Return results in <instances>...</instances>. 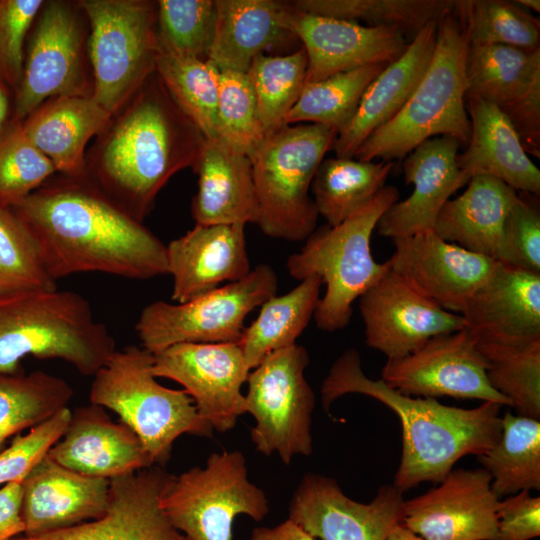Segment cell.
Here are the masks:
<instances>
[{
	"label": "cell",
	"mask_w": 540,
	"mask_h": 540,
	"mask_svg": "<svg viewBox=\"0 0 540 540\" xmlns=\"http://www.w3.org/2000/svg\"><path fill=\"white\" fill-rule=\"evenodd\" d=\"M11 209L55 282L87 272L137 280L168 273L166 245L86 177L56 173Z\"/></svg>",
	"instance_id": "cell-1"
},
{
	"label": "cell",
	"mask_w": 540,
	"mask_h": 540,
	"mask_svg": "<svg viewBox=\"0 0 540 540\" xmlns=\"http://www.w3.org/2000/svg\"><path fill=\"white\" fill-rule=\"evenodd\" d=\"M205 142L155 71L87 148L86 178L143 223L170 178L193 169Z\"/></svg>",
	"instance_id": "cell-2"
},
{
	"label": "cell",
	"mask_w": 540,
	"mask_h": 540,
	"mask_svg": "<svg viewBox=\"0 0 540 540\" xmlns=\"http://www.w3.org/2000/svg\"><path fill=\"white\" fill-rule=\"evenodd\" d=\"M349 393L380 401L400 419L402 452L392 485L402 494L423 482L440 483L459 459L483 454L501 436L500 404L483 402L465 409L402 394L381 379L367 377L355 349L343 352L323 380L324 409Z\"/></svg>",
	"instance_id": "cell-3"
},
{
	"label": "cell",
	"mask_w": 540,
	"mask_h": 540,
	"mask_svg": "<svg viewBox=\"0 0 540 540\" xmlns=\"http://www.w3.org/2000/svg\"><path fill=\"white\" fill-rule=\"evenodd\" d=\"M469 44L459 1H452L437 19L434 53L414 92L394 118L364 140L353 158L400 160L422 142L438 136L467 144L471 133L465 107Z\"/></svg>",
	"instance_id": "cell-4"
},
{
	"label": "cell",
	"mask_w": 540,
	"mask_h": 540,
	"mask_svg": "<svg viewBox=\"0 0 540 540\" xmlns=\"http://www.w3.org/2000/svg\"><path fill=\"white\" fill-rule=\"evenodd\" d=\"M116 351L89 302L70 290L33 288L0 294V372H20L27 356L61 359L94 376Z\"/></svg>",
	"instance_id": "cell-5"
},
{
	"label": "cell",
	"mask_w": 540,
	"mask_h": 540,
	"mask_svg": "<svg viewBox=\"0 0 540 540\" xmlns=\"http://www.w3.org/2000/svg\"><path fill=\"white\" fill-rule=\"evenodd\" d=\"M399 191L384 186L361 209L337 226L316 228L304 246L290 255V276L303 280L315 275L325 284L314 313L317 327L326 332L345 328L352 317V304L390 269L387 261L372 256L371 237L381 216L398 201Z\"/></svg>",
	"instance_id": "cell-6"
},
{
	"label": "cell",
	"mask_w": 540,
	"mask_h": 540,
	"mask_svg": "<svg viewBox=\"0 0 540 540\" xmlns=\"http://www.w3.org/2000/svg\"><path fill=\"white\" fill-rule=\"evenodd\" d=\"M154 354L142 346L116 350L93 376L90 403L115 412L141 440L153 465L163 467L182 434L212 437L182 389L167 388L152 372Z\"/></svg>",
	"instance_id": "cell-7"
},
{
	"label": "cell",
	"mask_w": 540,
	"mask_h": 540,
	"mask_svg": "<svg viewBox=\"0 0 540 540\" xmlns=\"http://www.w3.org/2000/svg\"><path fill=\"white\" fill-rule=\"evenodd\" d=\"M337 132L297 123L267 135L249 157L259 206L257 225L268 237L305 240L316 228L318 212L309 190Z\"/></svg>",
	"instance_id": "cell-8"
},
{
	"label": "cell",
	"mask_w": 540,
	"mask_h": 540,
	"mask_svg": "<svg viewBox=\"0 0 540 540\" xmlns=\"http://www.w3.org/2000/svg\"><path fill=\"white\" fill-rule=\"evenodd\" d=\"M88 28L92 97L111 115L155 72L156 1L78 0Z\"/></svg>",
	"instance_id": "cell-9"
},
{
	"label": "cell",
	"mask_w": 540,
	"mask_h": 540,
	"mask_svg": "<svg viewBox=\"0 0 540 540\" xmlns=\"http://www.w3.org/2000/svg\"><path fill=\"white\" fill-rule=\"evenodd\" d=\"M89 28L77 1L49 0L30 29L11 120L23 121L45 101L61 96H92Z\"/></svg>",
	"instance_id": "cell-10"
},
{
	"label": "cell",
	"mask_w": 540,
	"mask_h": 540,
	"mask_svg": "<svg viewBox=\"0 0 540 540\" xmlns=\"http://www.w3.org/2000/svg\"><path fill=\"white\" fill-rule=\"evenodd\" d=\"M161 507L189 540H232L236 516L262 521L269 513L265 492L248 479L244 455L227 450L211 454L204 467L173 476Z\"/></svg>",
	"instance_id": "cell-11"
},
{
	"label": "cell",
	"mask_w": 540,
	"mask_h": 540,
	"mask_svg": "<svg viewBox=\"0 0 540 540\" xmlns=\"http://www.w3.org/2000/svg\"><path fill=\"white\" fill-rule=\"evenodd\" d=\"M277 289L273 268L259 264L244 278L190 301L148 304L135 330L142 347L153 354L181 343L238 342L247 315L276 295Z\"/></svg>",
	"instance_id": "cell-12"
},
{
	"label": "cell",
	"mask_w": 540,
	"mask_h": 540,
	"mask_svg": "<svg viewBox=\"0 0 540 540\" xmlns=\"http://www.w3.org/2000/svg\"><path fill=\"white\" fill-rule=\"evenodd\" d=\"M309 361L307 350L294 344L267 355L246 381V412L256 422L252 442L266 456L276 452L284 464L313 449L315 395L304 375Z\"/></svg>",
	"instance_id": "cell-13"
},
{
	"label": "cell",
	"mask_w": 540,
	"mask_h": 540,
	"mask_svg": "<svg viewBox=\"0 0 540 540\" xmlns=\"http://www.w3.org/2000/svg\"><path fill=\"white\" fill-rule=\"evenodd\" d=\"M380 379L409 396L478 399L511 407L490 385L476 336L465 327L435 336L404 357L387 359Z\"/></svg>",
	"instance_id": "cell-14"
},
{
	"label": "cell",
	"mask_w": 540,
	"mask_h": 540,
	"mask_svg": "<svg viewBox=\"0 0 540 540\" xmlns=\"http://www.w3.org/2000/svg\"><path fill=\"white\" fill-rule=\"evenodd\" d=\"M154 376L179 383L212 429L227 432L246 412L250 369L238 342L181 343L154 354Z\"/></svg>",
	"instance_id": "cell-15"
},
{
	"label": "cell",
	"mask_w": 540,
	"mask_h": 540,
	"mask_svg": "<svg viewBox=\"0 0 540 540\" xmlns=\"http://www.w3.org/2000/svg\"><path fill=\"white\" fill-rule=\"evenodd\" d=\"M466 97L498 107L527 154L540 157V47L469 44Z\"/></svg>",
	"instance_id": "cell-16"
},
{
	"label": "cell",
	"mask_w": 540,
	"mask_h": 540,
	"mask_svg": "<svg viewBox=\"0 0 540 540\" xmlns=\"http://www.w3.org/2000/svg\"><path fill=\"white\" fill-rule=\"evenodd\" d=\"M404 498L393 485L381 486L373 500L349 498L333 478L307 473L289 506V519L320 540H386L402 523Z\"/></svg>",
	"instance_id": "cell-17"
},
{
	"label": "cell",
	"mask_w": 540,
	"mask_h": 540,
	"mask_svg": "<svg viewBox=\"0 0 540 540\" xmlns=\"http://www.w3.org/2000/svg\"><path fill=\"white\" fill-rule=\"evenodd\" d=\"M366 344L387 359L404 357L431 338L464 328L449 312L389 271L359 298Z\"/></svg>",
	"instance_id": "cell-18"
},
{
	"label": "cell",
	"mask_w": 540,
	"mask_h": 540,
	"mask_svg": "<svg viewBox=\"0 0 540 540\" xmlns=\"http://www.w3.org/2000/svg\"><path fill=\"white\" fill-rule=\"evenodd\" d=\"M426 493L404 500L402 524L424 540H494L500 499L484 468L452 469Z\"/></svg>",
	"instance_id": "cell-19"
},
{
	"label": "cell",
	"mask_w": 540,
	"mask_h": 540,
	"mask_svg": "<svg viewBox=\"0 0 540 540\" xmlns=\"http://www.w3.org/2000/svg\"><path fill=\"white\" fill-rule=\"evenodd\" d=\"M392 241L390 268L438 306L460 315L499 263L447 242L434 231Z\"/></svg>",
	"instance_id": "cell-20"
},
{
	"label": "cell",
	"mask_w": 540,
	"mask_h": 540,
	"mask_svg": "<svg viewBox=\"0 0 540 540\" xmlns=\"http://www.w3.org/2000/svg\"><path fill=\"white\" fill-rule=\"evenodd\" d=\"M173 475L153 465L110 480L109 506L95 520L11 540H189L166 517L161 498Z\"/></svg>",
	"instance_id": "cell-21"
},
{
	"label": "cell",
	"mask_w": 540,
	"mask_h": 540,
	"mask_svg": "<svg viewBox=\"0 0 540 540\" xmlns=\"http://www.w3.org/2000/svg\"><path fill=\"white\" fill-rule=\"evenodd\" d=\"M289 24L307 54L306 83L367 65L390 64L408 46L406 37L397 29L370 27L294 9Z\"/></svg>",
	"instance_id": "cell-22"
},
{
	"label": "cell",
	"mask_w": 540,
	"mask_h": 540,
	"mask_svg": "<svg viewBox=\"0 0 540 540\" xmlns=\"http://www.w3.org/2000/svg\"><path fill=\"white\" fill-rule=\"evenodd\" d=\"M460 145L453 137L438 136L422 142L404 158L405 180L414 186L413 192L381 216L379 234L393 240L434 231L444 204L470 180L457 165Z\"/></svg>",
	"instance_id": "cell-23"
},
{
	"label": "cell",
	"mask_w": 540,
	"mask_h": 540,
	"mask_svg": "<svg viewBox=\"0 0 540 540\" xmlns=\"http://www.w3.org/2000/svg\"><path fill=\"white\" fill-rule=\"evenodd\" d=\"M25 536H38L102 517L110 480L63 467L48 454L21 482Z\"/></svg>",
	"instance_id": "cell-24"
},
{
	"label": "cell",
	"mask_w": 540,
	"mask_h": 540,
	"mask_svg": "<svg viewBox=\"0 0 540 540\" xmlns=\"http://www.w3.org/2000/svg\"><path fill=\"white\" fill-rule=\"evenodd\" d=\"M166 248L176 303L240 280L251 271L243 224H195Z\"/></svg>",
	"instance_id": "cell-25"
},
{
	"label": "cell",
	"mask_w": 540,
	"mask_h": 540,
	"mask_svg": "<svg viewBox=\"0 0 540 540\" xmlns=\"http://www.w3.org/2000/svg\"><path fill=\"white\" fill-rule=\"evenodd\" d=\"M48 456L72 471L108 480L153 466L136 433L91 403L71 412L64 434Z\"/></svg>",
	"instance_id": "cell-26"
},
{
	"label": "cell",
	"mask_w": 540,
	"mask_h": 540,
	"mask_svg": "<svg viewBox=\"0 0 540 540\" xmlns=\"http://www.w3.org/2000/svg\"><path fill=\"white\" fill-rule=\"evenodd\" d=\"M461 316L478 339L523 342L540 339V274L498 263Z\"/></svg>",
	"instance_id": "cell-27"
},
{
	"label": "cell",
	"mask_w": 540,
	"mask_h": 540,
	"mask_svg": "<svg viewBox=\"0 0 540 540\" xmlns=\"http://www.w3.org/2000/svg\"><path fill=\"white\" fill-rule=\"evenodd\" d=\"M216 22L208 61L220 71L246 73L253 59L298 41L288 1L215 0Z\"/></svg>",
	"instance_id": "cell-28"
},
{
	"label": "cell",
	"mask_w": 540,
	"mask_h": 540,
	"mask_svg": "<svg viewBox=\"0 0 540 540\" xmlns=\"http://www.w3.org/2000/svg\"><path fill=\"white\" fill-rule=\"evenodd\" d=\"M437 19L428 22L412 38L404 53L368 85L353 118L334 141L332 148L336 157L353 158L364 140L405 105L431 62Z\"/></svg>",
	"instance_id": "cell-29"
},
{
	"label": "cell",
	"mask_w": 540,
	"mask_h": 540,
	"mask_svg": "<svg viewBox=\"0 0 540 540\" xmlns=\"http://www.w3.org/2000/svg\"><path fill=\"white\" fill-rule=\"evenodd\" d=\"M471 133L457 165L469 178L489 176L515 191L540 195V170L524 150L507 116L495 105L466 97Z\"/></svg>",
	"instance_id": "cell-30"
},
{
	"label": "cell",
	"mask_w": 540,
	"mask_h": 540,
	"mask_svg": "<svg viewBox=\"0 0 540 540\" xmlns=\"http://www.w3.org/2000/svg\"><path fill=\"white\" fill-rule=\"evenodd\" d=\"M192 170L198 177L191 205L196 224H257L259 206L247 155L220 139H206Z\"/></svg>",
	"instance_id": "cell-31"
},
{
	"label": "cell",
	"mask_w": 540,
	"mask_h": 540,
	"mask_svg": "<svg viewBox=\"0 0 540 540\" xmlns=\"http://www.w3.org/2000/svg\"><path fill=\"white\" fill-rule=\"evenodd\" d=\"M110 117L92 96H61L41 104L22 121V126L57 173L86 177L88 144Z\"/></svg>",
	"instance_id": "cell-32"
},
{
	"label": "cell",
	"mask_w": 540,
	"mask_h": 540,
	"mask_svg": "<svg viewBox=\"0 0 540 540\" xmlns=\"http://www.w3.org/2000/svg\"><path fill=\"white\" fill-rule=\"evenodd\" d=\"M440 210L434 232L443 240L503 262L506 218L518 192L489 176L472 177Z\"/></svg>",
	"instance_id": "cell-33"
},
{
	"label": "cell",
	"mask_w": 540,
	"mask_h": 540,
	"mask_svg": "<svg viewBox=\"0 0 540 540\" xmlns=\"http://www.w3.org/2000/svg\"><path fill=\"white\" fill-rule=\"evenodd\" d=\"M322 282L311 275L283 295H274L260 307L257 318L245 327L238 343L249 369L270 353L296 344L313 318Z\"/></svg>",
	"instance_id": "cell-34"
},
{
	"label": "cell",
	"mask_w": 540,
	"mask_h": 540,
	"mask_svg": "<svg viewBox=\"0 0 540 540\" xmlns=\"http://www.w3.org/2000/svg\"><path fill=\"white\" fill-rule=\"evenodd\" d=\"M393 167L391 161L323 159L311 184L318 215L330 227L339 225L375 197L385 186Z\"/></svg>",
	"instance_id": "cell-35"
},
{
	"label": "cell",
	"mask_w": 540,
	"mask_h": 540,
	"mask_svg": "<svg viewBox=\"0 0 540 540\" xmlns=\"http://www.w3.org/2000/svg\"><path fill=\"white\" fill-rule=\"evenodd\" d=\"M477 457L499 499L540 490V421L506 412L499 440Z\"/></svg>",
	"instance_id": "cell-36"
},
{
	"label": "cell",
	"mask_w": 540,
	"mask_h": 540,
	"mask_svg": "<svg viewBox=\"0 0 540 540\" xmlns=\"http://www.w3.org/2000/svg\"><path fill=\"white\" fill-rule=\"evenodd\" d=\"M72 396V387L49 373L0 372V451L8 439L68 407Z\"/></svg>",
	"instance_id": "cell-37"
},
{
	"label": "cell",
	"mask_w": 540,
	"mask_h": 540,
	"mask_svg": "<svg viewBox=\"0 0 540 540\" xmlns=\"http://www.w3.org/2000/svg\"><path fill=\"white\" fill-rule=\"evenodd\" d=\"M477 339L490 385L518 415L540 418V339L497 342Z\"/></svg>",
	"instance_id": "cell-38"
},
{
	"label": "cell",
	"mask_w": 540,
	"mask_h": 540,
	"mask_svg": "<svg viewBox=\"0 0 540 540\" xmlns=\"http://www.w3.org/2000/svg\"><path fill=\"white\" fill-rule=\"evenodd\" d=\"M292 9L370 27L399 30L412 38L452 3L446 0H295Z\"/></svg>",
	"instance_id": "cell-39"
},
{
	"label": "cell",
	"mask_w": 540,
	"mask_h": 540,
	"mask_svg": "<svg viewBox=\"0 0 540 540\" xmlns=\"http://www.w3.org/2000/svg\"><path fill=\"white\" fill-rule=\"evenodd\" d=\"M307 54L303 47L284 55L260 54L246 72L265 136L286 125L306 83Z\"/></svg>",
	"instance_id": "cell-40"
},
{
	"label": "cell",
	"mask_w": 540,
	"mask_h": 540,
	"mask_svg": "<svg viewBox=\"0 0 540 540\" xmlns=\"http://www.w3.org/2000/svg\"><path fill=\"white\" fill-rule=\"evenodd\" d=\"M159 75L172 99L208 140L216 139L221 71L208 60L159 52Z\"/></svg>",
	"instance_id": "cell-41"
},
{
	"label": "cell",
	"mask_w": 540,
	"mask_h": 540,
	"mask_svg": "<svg viewBox=\"0 0 540 540\" xmlns=\"http://www.w3.org/2000/svg\"><path fill=\"white\" fill-rule=\"evenodd\" d=\"M387 65H367L321 81L305 83L297 103L286 118V125L319 124L335 130L338 135L353 118L368 85Z\"/></svg>",
	"instance_id": "cell-42"
},
{
	"label": "cell",
	"mask_w": 540,
	"mask_h": 540,
	"mask_svg": "<svg viewBox=\"0 0 540 540\" xmlns=\"http://www.w3.org/2000/svg\"><path fill=\"white\" fill-rule=\"evenodd\" d=\"M160 52L208 60L216 22L215 0L156 1Z\"/></svg>",
	"instance_id": "cell-43"
},
{
	"label": "cell",
	"mask_w": 540,
	"mask_h": 540,
	"mask_svg": "<svg viewBox=\"0 0 540 540\" xmlns=\"http://www.w3.org/2000/svg\"><path fill=\"white\" fill-rule=\"evenodd\" d=\"M471 44L539 48L540 22L516 1L461 0Z\"/></svg>",
	"instance_id": "cell-44"
},
{
	"label": "cell",
	"mask_w": 540,
	"mask_h": 540,
	"mask_svg": "<svg viewBox=\"0 0 540 540\" xmlns=\"http://www.w3.org/2000/svg\"><path fill=\"white\" fill-rule=\"evenodd\" d=\"M57 173L26 135L22 121L0 129V204L12 208Z\"/></svg>",
	"instance_id": "cell-45"
},
{
	"label": "cell",
	"mask_w": 540,
	"mask_h": 540,
	"mask_svg": "<svg viewBox=\"0 0 540 540\" xmlns=\"http://www.w3.org/2000/svg\"><path fill=\"white\" fill-rule=\"evenodd\" d=\"M216 134L217 139L248 157L255 152L266 137L258 118L254 92L246 73L221 71Z\"/></svg>",
	"instance_id": "cell-46"
},
{
	"label": "cell",
	"mask_w": 540,
	"mask_h": 540,
	"mask_svg": "<svg viewBox=\"0 0 540 540\" xmlns=\"http://www.w3.org/2000/svg\"><path fill=\"white\" fill-rule=\"evenodd\" d=\"M33 288L54 289L34 242L11 208L0 204V294Z\"/></svg>",
	"instance_id": "cell-47"
},
{
	"label": "cell",
	"mask_w": 540,
	"mask_h": 540,
	"mask_svg": "<svg viewBox=\"0 0 540 540\" xmlns=\"http://www.w3.org/2000/svg\"><path fill=\"white\" fill-rule=\"evenodd\" d=\"M70 418L71 411L66 407L28 433L16 435L10 445L0 451V486L21 483L59 441Z\"/></svg>",
	"instance_id": "cell-48"
},
{
	"label": "cell",
	"mask_w": 540,
	"mask_h": 540,
	"mask_svg": "<svg viewBox=\"0 0 540 540\" xmlns=\"http://www.w3.org/2000/svg\"><path fill=\"white\" fill-rule=\"evenodd\" d=\"M45 0H0V80L15 93L30 29Z\"/></svg>",
	"instance_id": "cell-49"
},
{
	"label": "cell",
	"mask_w": 540,
	"mask_h": 540,
	"mask_svg": "<svg viewBox=\"0 0 540 540\" xmlns=\"http://www.w3.org/2000/svg\"><path fill=\"white\" fill-rule=\"evenodd\" d=\"M536 198L518 192L505 222L502 263L540 274V211Z\"/></svg>",
	"instance_id": "cell-50"
},
{
	"label": "cell",
	"mask_w": 540,
	"mask_h": 540,
	"mask_svg": "<svg viewBox=\"0 0 540 540\" xmlns=\"http://www.w3.org/2000/svg\"><path fill=\"white\" fill-rule=\"evenodd\" d=\"M540 535V497L521 491L499 502L494 540H530Z\"/></svg>",
	"instance_id": "cell-51"
},
{
	"label": "cell",
	"mask_w": 540,
	"mask_h": 540,
	"mask_svg": "<svg viewBox=\"0 0 540 540\" xmlns=\"http://www.w3.org/2000/svg\"><path fill=\"white\" fill-rule=\"evenodd\" d=\"M21 483L13 482L0 487V540H11L24 533L21 514Z\"/></svg>",
	"instance_id": "cell-52"
},
{
	"label": "cell",
	"mask_w": 540,
	"mask_h": 540,
	"mask_svg": "<svg viewBox=\"0 0 540 540\" xmlns=\"http://www.w3.org/2000/svg\"><path fill=\"white\" fill-rule=\"evenodd\" d=\"M251 540H316L289 518L274 527L253 529Z\"/></svg>",
	"instance_id": "cell-53"
},
{
	"label": "cell",
	"mask_w": 540,
	"mask_h": 540,
	"mask_svg": "<svg viewBox=\"0 0 540 540\" xmlns=\"http://www.w3.org/2000/svg\"><path fill=\"white\" fill-rule=\"evenodd\" d=\"M13 92L0 80V129L10 120L13 107Z\"/></svg>",
	"instance_id": "cell-54"
},
{
	"label": "cell",
	"mask_w": 540,
	"mask_h": 540,
	"mask_svg": "<svg viewBox=\"0 0 540 540\" xmlns=\"http://www.w3.org/2000/svg\"><path fill=\"white\" fill-rule=\"evenodd\" d=\"M386 540H424L417 534L413 533L402 523L396 525L389 533Z\"/></svg>",
	"instance_id": "cell-55"
},
{
	"label": "cell",
	"mask_w": 540,
	"mask_h": 540,
	"mask_svg": "<svg viewBox=\"0 0 540 540\" xmlns=\"http://www.w3.org/2000/svg\"><path fill=\"white\" fill-rule=\"evenodd\" d=\"M523 8H528L537 13L540 11V1L539 0H517L516 1Z\"/></svg>",
	"instance_id": "cell-56"
}]
</instances>
